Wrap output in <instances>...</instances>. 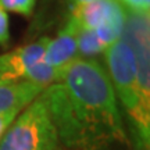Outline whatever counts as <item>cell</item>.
I'll return each mask as SVG.
<instances>
[{"label":"cell","instance_id":"1","mask_svg":"<svg viewBox=\"0 0 150 150\" xmlns=\"http://www.w3.org/2000/svg\"><path fill=\"white\" fill-rule=\"evenodd\" d=\"M59 142L71 150H103L127 143L107 70L95 59H75L61 79L42 92Z\"/></svg>","mask_w":150,"mask_h":150},{"label":"cell","instance_id":"2","mask_svg":"<svg viewBox=\"0 0 150 150\" xmlns=\"http://www.w3.org/2000/svg\"><path fill=\"white\" fill-rule=\"evenodd\" d=\"M104 59L114 93L128 114L132 131L150 139V107L145 106L140 97L136 61L131 46L121 38L104 50Z\"/></svg>","mask_w":150,"mask_h":150},{"label":"cell","instance_id":"3","mask_svg":"<svg viewBox=\"0 0 150 150\" xmlns=\"http://www.w3.org/2000/svg\"><path fill=\"white\" fill-rule=\"evenodd\" d=\"M57 131L42 93L17 115L0 139V150H57Z\"/></svg>","mask_w":150,"mask_h":150},{"label":"cell","instance_id":"4","mask_svg":"<svg viewBox=\"0 0 150 150\" xmlns=\"http://www.w3.org/2000/svg\"><path fill=\"white\" fill-rule=\"evenodd\" d=\"M149 14L125 11V25L122 39L127 40L135 56L138 86L142 102L150 107V43H149Z\"/></svg>","mask_w":150,"mask_h":150},{"label":"cell","instance_id":"5","mask_svg":"<svg viewBox=\"0 0 150 150\" xmlns=\"http://www.w3.org/2000/svg\"><path fill=\"white\" fill-rule=\"evenodd\" d=\"M50 38L45 36L27 46L0 54V85H8L27 81L33 65L43 60Z\"/></svg>","mask_w":150,"mask_h":150},{"label":"cell","instance_id":"6","mask_svg":"<svg viewBox=\"0 0 150 150\" xmlns=\"http://www.w3.org/2000/svg\"><path fill=\"white\" fill-rule=\"evenodd\" d=\"M76 32L78 25L72 18H68L64 28L54 39H49L43 61L59 71H64L67 65L78 59L76 53Z\"/></svg>","mask_w":150,"mask_h":150},{"label":"cell","instance_id":"7","mask_svg":"<svg viewBox=\"0 0 150 150\" xmlns=\"http://www.w3.org/2000/svg\"><path fill=\"white\" fill-rule=\"evenodd\" d=\"M121 8L122 4L118 0H92L83 4L72 6L70 18H72L79 28L96 29Z\"/></svg>","mask_w":150,"mask_h":150},{"label":"cell","instance_id":"8","mask_svg":"<svg viewBox=\"0 0 150 150\" xmlns=\"http://www.w3.org/2000/svg\"><path fill=\"white\" fill-rule=\"evenodd\" d=\"M43 92V88L32 82H17L0 85V112L10 108H24Z\"/></svg>","mask_w":150,"mask_h":150},{"label":"cell","instance_id":"9","mask_svg":"<svg viewBox=\"0 0 150 150\" xmlns=\"http://www.w3.org/2000/svg\"><path fill=\"white\" fill-rule=\"evenodd\" d=\"M106 47L99 40L93 29H85L78 27L76 32V53L78 59H92L97 54L104 53Z\"/></svg>","mask_w":150,"mask_h":150},{"label":"cell","instance_id":"10","mask_svg":"<svg viewBox=\"0 0 150 150\" xmlns=\"http://www.w3.org/2000/svg\"><path fill=\"white\" fill-rule=\"evenodd\" d=\"M36 0H0V7L4 11H13L29 17L35 8Z\"/></svg>","mask_w":150,"mask_h":150},{"label":"cell","instance_id":"11","mask_svg":"<svg viewBox=\"0 0 150 150\" xmlns=\"http://www.w3.org/2000/svg\"><path fill=\"white\" fill-rule=\"evenodd\" d=\"M24 108L16 107V108H10V110H7V111L0 112V139L3 138V135L6 134V131L8 129V127L13 124V121L16 120L17 115H18Z\"/></svg>","mask_w":150,"mask_h":150},{"label":"cell","instance_id":"12","mask_svg":"<svg viewBox=\"0 0 150 150\" xmlns=\"http://www.w3.org/2000/svg\"><path fill=\"white\" fill-rule=\"evenodd\" d=\"M10 42V24H8V16L7 11L0 7V45L7 46Z\"/></svg>","mask_w":150,"mask_h":150},{"label":"cell","instance_id":"13","mask_svg":"<svg viewBox=\"0 0 150 150\" xmlns=\"http://www.w3.org/2000/svg\"><path fill=\"white\" fill-rule=\"evenodd\" d=\"M129 11L138 14H149L150 0H122Z\"/></svg>","mask_w":150,"mask_h":150},{"label":"cell","instance_id":"14","mask_svg":"<svg viewBox=\"0 0 150 150\" xmlns=\"http://www.w3.org/2000/svg\"><path fill=\"white\" fill-rule=\"evenodd\" d=\"M134 132V140H135V146L134 150H150V139L149 138H145L139 135L138 132Z\"/></svg>","mask_w":150,"mask_h":150},{"label":"cell","instance_id":"15","mask_svg":"<svg viewBox=\"0 0 150 150\" xmlns=\"http://www.w3.org/2000/svg\"><path fill=\"white\" fill-rule=\"evenodd\" d=\"M88 1H92V0H74V4H83Z\"/></svg>","mask_w":150,"mask_h":150}]
</instances>
